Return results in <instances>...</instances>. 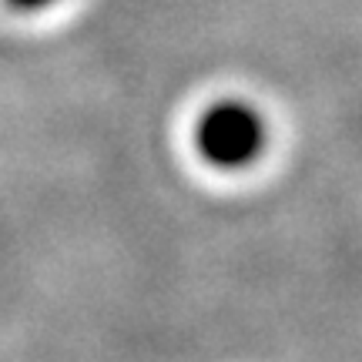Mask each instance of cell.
<instances>
[{"mask_svg": "<svg viewBox=\"0 0 362 362\" xmlns=\"http://www.w3.org/2000/svg\"><path fill=\"white\" fill-rule=\"evenodd\" d=\"M57 0H4V7H11L13 13H40L54 7Z\"/></svg>", "mask_w": 362, "mask_h": 362, "instance_id": "cell-2", "label": "cell"}, {"mask_svg": "<svg viewBox=\"0 0 362 362\" xmlns=\"http://www.w3.org/2000/svg\"><path fill=\"white\" fill-rule=\"evenodd\" d=\"M194 148L211 168H248L265 148V121L245 101H218L198 117Z\"/></svg>", "mask_w": 362, "mask_h": 362, "instance_id": "cell-1", "label": "cell"}]
</instances>
